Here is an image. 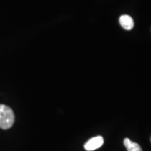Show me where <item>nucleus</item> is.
Segmentation results:
<instances>
[{
	"instance_id": "1",
	"label": "nucleus",
	"mask_w": 151,
	"mask_h": 151,
	"mask_svg": "<svg viewBox=\"0 0 151 151\" xmlns=\"http://www.w3.org/2000/svg\"><path fill=\"white\" fill-rule=\"evenodd\" d=\"M15 121L14 113L10 107L0 104V128L8 129L13 126Z\"/></svg>"
},
{
	"instance_id": "2",
	"label": "nucleus",
	"mask_w": 151,
	"mask_h": 151,
	"mask_svg": "<svg viewBox=\"0 0 151 151\" xmlns=\"http://www.w3.org/2000/svg\"><path fill=\"white\" fill-rule=\"evenodd\" d=\"M104 144V138L101 136L93 137L85 143L84 148L87 151H93L100 148Z\"/></svg>"
},
{
	"instance_id": "4",
	"label": "nucleus",
	"mask_w": 151,
	"mask_h": 151,
	"mask_svg": "<svg viewBox=\"0 0 151 151\" xmlns=\"http://www.w3.org/2000/svg\"><path fill=\"white\" fill-rule=\"evenodd\" d=\"M124 145L127 151H143L138 143L133 142L128 138L124 139Z\"/></svg>"
},
{
	"instance_id": "3",
	"label": "nucleus",
	"mask_w": 151,
	"mask_h": 151,
	"mask_svg": "<svg viewBox=\"0 0 151 151\" xmlns=\"http://www.w3.org/2000/svg\"><path fill=\"white\" fill-rule=\"evenodd\" d=\"M120 25L126 30H131L134 27V20L128 15H122L119 19Z\"/></svg>"
}]
</instances>
